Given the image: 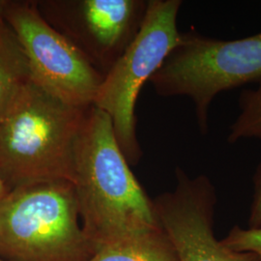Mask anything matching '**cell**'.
Here are the masks:
<instances>
[{
  "instance_id": "cell-2",
  "label": "cell",
  "mask_w": 261,
  "mask_h": 261,
  "mask_svg": "<svg viewBox=\"0 0 261 261\" xmlns=\"http://www.w3.org/2000/svg\"><path fill=\"white\" fill-rule=\"evenodd\" d=\"M88 109L63 102L30 79L0 119V180L11 190L47 180L72 182Z\"/></svg>"
},
{
  "instance_id": "cell-4",
  "label": "cell",
  "mask_w": 261,
  "mask_h": 261,
  "mask_svg": "<svg viewBox=\"0 0 261 261\" xmlns=\"http://www.w3.org/2000/svg\"><path fill=\"white\" fill-rule=\"evenodd\" d=\"M149 82L161 97L190 98L198 130L208 135L209 110L219 94L247 84L261 85V32L237 40L181 33L179 44Z\"/></svg>"
},
{
  "instance_id": "cell-5",
  "label": "cell",
  "mask_w": 261,
  "mask_h": 261,
  "mask_svg": "<svg viewBox=\"0 0 261 261\" xmlns=\"http://www.w3.org/2000/svg\"><path fill=\"white\" fill-rule=\"evenodd\" d=\"M182 3L148 0L138 35L103 76L94 99V107L110 117L117 143L130 166L138 165L143 155L137 134V101L142 86L180 42L177 17Z\"/></svg>"
},
{
  "instance_id": "cell-11",
  "label": "cell",
  "mask_w": 261,
  "mask_h": 261,
  "mask_svg": "<svg viewBox=\"0 0 261 261\" xmlns=\"http://www.w3.org/2000/svg\"><path fill=\"white\" fill-rule=\"evenodd\" d=\"M240 113L229 127L227 142L241 140H261V85L243 90L238 100Z\"/></svg>"
},
{
  "instance_id": "cell-15",
  "label": "cell",
  "mask_w": 261,
  "mask_h": 261,
  "mask_svg": "<svg viewBox=\"0 0 261 261\" xmlns=\"http://www.w3.org/2000/svg\"><path fill=\"white\" fill-rule=\"evenodd\" d=\"M0 261H8V260H6V259H4V258H2V257H0Z\"/></svg>"
},
{
  "instance_id": "cell-14",
  "label": "cell",
  "mask_w": 261,
  "mask_h": 261,
  "mask_svg": "<svg viewBox=\"0 0 261 261\" xmlns=\"http://www.w3.org/2000/svg\"><path fill=\"white\" fill-rule=\"evenodd\" d=\"M11 191L9 187L7 186L3 181L0 180V201L5 197V196Z\"/></svg>"
},
{
  "instance_id": "cell-7",
  "label": "cell",
  "mask_w": 261,
  "mask_h": 261,
  "mask_svg": "<svg viewBox=\"0 0 261 261\" xmlns=\"http://www.w3.org/2000/svg\"><path fill=\"white\" fill-rule=\"evenodd\" d=\"M47 23L105 76L138 35L148 0H36Z\"/></svg>"
},
{
  "instance_id": "cell-3",
  "label": "cell",
  "mask_w": 261,
  "mask_h": 261,
  "mask_svg": "<svg viewBox=\"0 0 261 261\" xmlns=\"http://www.w3.org/2000/svg\"><path fill=\"white\" fill-rule=\"evenodd\" d=\"M96 252L80 224L68 180L14 188L0 201V257L8 261H88Z\"/></svg>"
},
{
  "instance_id": "cell-9",
  "label": "cell",
  "mask_w": 261,
  "mask_h": 261,
  "mask_svg": "<svg viewBox=\"0 0 261 261\" xmlns=\"http://www.w3.org/2000/svg\"><path fill=\"white\" fill-rule=\"evenodd\" d=\"M30 79L28 59L3 18L0 0V119Z\"/></svg>"
},
{
  "instance_id": "cell-1",
  "label": "cell",
  "mask_w": 261,
  "mask_h": 261,
  "mask_svg": "<svg viewBox=\"0 0 261 261\" xmlns=\"http://www.w3.org/2000/svg\"><path fill=\"white\" fill-rule=\"evenodd\" d=\"M72 183L83 230L96 252L161 226L153 199L134 175L110 117L94 106L76 141Z\"/></svg>"
},
{
  "instance_id": "cell-6",
  "label": "cell",
  "mask_w": 261,
  "mask_h": 261,
  "mask_svg": "<svg viewBox=\"0 0 261 261\" xmlns=\"http://www.w3.org/2000/svg\"><path fill=\"white\" fill-rule=\"evenodd\" d=\"M1 8L28 59L31 79L65 103L92 106L103 75L47 23L36 0H1Z\"/></svg>"
},
{
  "instance_id": "cell-13",
  "label": "cell",
  "mask_w": 261,
  "mask_h": 261,
  "mask_svg": "<svg viewBox=\"0 0 261 261\" xmlns=\"http://www.w3.org/2000/svg\"><path fill=\"white\" fill-rule=\"evenodd\" d=\"M253 194L248 220V228H261V162L252 177Z\"/></svg>"
},
{
  "instance_id": "cell-12",
  "label": "cell",
  "mask_w": 261,
  "mask_h": 261,
  "mask_svg": "<svg viewBox=\"0 0 261 261\" xmlns=\"http://www.w3.org/2000/svg\"><path fill=\"white\" fill-rule=\"evenodd\" d=\"M222 242L234 252H253L261 261V228H243L234 225Z\"/></svg>"
},
{
  "instance_id": "cell-8",
  "label": "cell",
  "mask_w": 261,
  "mask_h": 261,
  "mask_svg": "<svg viewBox=\"0 0 261 261\" xmlns=\"http://www.w3.org/2000/svg\"><path fill=\"white\" fill-rule=\"evenodd\" d=\"M176 187L153 198L159 224L179 261H259L253 252H234L214 233L217 191L204 174L191 178L175 169Z\"/></svg>"
},
{
  "instance_id": "cell-10",
  "label": "cell",
  "mask_w": 261,
  "mask_h": 261,
  "mask_svg": "<svg viewBox=\"0 0 261 261\" xmlns=\"http://www.w3.org/2000/svg\"><path fill=\"white\" fill-rule=\"evenodd\" d=\"M88 261H179L163 228L148 230L114 243L94 253Z\"/></svg>"
}]
</instances>
